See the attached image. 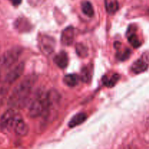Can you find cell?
Here are the masks:
<instances>
[{
	"mask_svg": "<svg viewBox=\"0 0 149 149\" xmlns=\"http://www.w3.org/2000/svg\"><path fill=\"white\" fill-rule=\"evenodd\" d=\"M81 10L88 17H93L94 15V9L90 1H85L81 3Z\"/></svg>",
	"mask_w": 149,
	"mask_h": 149,
	"instance_id": "cell-16",
	"label": "cell"
},
{
	"mask_svg": "<svg viewBox=\"0 0 149 149\" xmlns=\"http://www.w3.org/2000/svg\"><path fill=\"white\" fill-rule=\"evenodd\" d=\"M10 1L14 6H18L22 2V0H10Z\"/></svg>",
	"mask_w": 149,
	"mask_h": 149,
	"instance_id": "cell-21",
	"label": "cell"
},
{
	"mask_svg": "<svg viewBox=\"0 0 149 149\" xmlns=\"http://www.w3.org/2000/svg\"><path fill=\"white\" fill-rule=\"evenodd\" d=\"M55 42L53 38L49 36L42 37L40 39V48L42 52L46 55L49 56L53 53L55 49Z\"/></svg>",
	"mask_w": 149,
	"mask_h": 149,
	"instance_id": "cell-7",
	"label": "cell"
},
{
	"mask_svg": "<svg viewBox=\"0 0 149 149\" xmlns=\"http://www.w3.org/2000/svg\"><path fill=\"white\" fill-rule=\"evenodd\" d=\"M87 118V114L84 112H79V113L76 114L71 120H70L69 123H68V127L70 128H74L77 126L81 124L83 122L86 121Z\"/></svg>",
	"mask_w": 149,
	"mask_h": 149,
	"instance_id": "cell-11",
	"label": "cell"
},
{
	"mask_svg": "<svg viewBox=\"0 0 149 149\" xmlns=\"http://www.w3.org/2000/svg\"><path fill=\"white\" fill-rule=\"evenodd\" d=\"M19 114L15 109L7 110L4 112L0 119V127L4 130H9L14 127L15 122L18 117Z\"/></svg>",
	"mask_w": 149,
	"mask_h": 149,
	"instance_id": "cell-4",
	"label": "cell"
},
{
	"mask_svg": "<svg viewBox=\"0 0 149 149\" xmlns=\"http://www.w3.org/2000/svg\"><path fill=\"white\" fill-rule=\"evenodd\" d=\"M22 53V48L15 47L8 50L1 56H0V71L13 67L18 60Z\"/></svg>",
	"mask_w": 149,
	"mask_h": 149,
	"instance_id": "cell-3",
	"label": "cell"
},
{
	"mask_svg": "<svg viewBox=\"0 0 149 149\" xmlns=\"http://www.w3.org/2000/svg\"><path fill=\"white\" fill-rule=\"evenodd\" d=\"M149 64V56L148 54L145 53L139 58L136 60L132 64L131 70L135 74H139V73L143 72L147 70Z\"/></svg>",
	"mask_w": 149,
	"mask_h": 149,
	"instance_id": "cell-6",
	"label": "cell"
},
{
	"mask_svg": "<svg viewBox=\"0 0 149 149\" xmlns=\"http://www.w3.org/2000/svg\"><path fill=\"white\" fill-rule=\"evenodd\" d=\"M80 78L84 83H90L92 79V68L90 66L83 67L81 71Z\"/></svg>",
	"mask_w": 149,
	"mask_h": 149,
	"instance_id": "cell-14",
	"label": "cell"
},
{
	"mask_svg": "<svg viewBox=\"0 0 149 149\" xmlns=\"http://www.w3.org/2000/svg\"><path fill=\"white\" fill-rule=\"evenodd\" d=\"M105 7L109 14L113 15L119 10V3L117 0H105Z\"/></svg>",
	"mask_w": 149,
	"mask_h": 149,
	"instance_id": "cell-12",
	"label": "cell"
},
{
	"mask_svg": "<svg viewBox=\"0 0 149 149\" xmlns=\"http://www.w3.org/2000/svg\"><path fill=\"white\" fill-rule=\"evenodd\" d=\"M13 129H14L16 134L20 137L26 136L29 132V127L25 123V121H23V119L20 117V115H18L15 122Z\"/></svg>",
	"mask_w": 149,
	"mask_h": 149,
	"instance_id": "cell-9",
	"label": "cell"
},
{
	"mask_svg": "<svg viewBox=\"0 0 149 149\" xmlns=\"http://www.w3.org/2000/svg\"><path fill=\"white\" fill-rule=\"evenodd\" d=\"M74 37H75L74 28L72 26H68L63 31L61 34V43L65 46L72 45L74 40Z\"/></svg>",
	"mask_w": 149,
	"mask_h": 149,
	"instance_id": "cell-8",
	"label": "cell"
},
{
	"mask_svg": "<svg viewBox=\"0 0 149 149\" xmlns=\"http://www.w3.org/2000/svg\"><path fill=\"white\" fill-rule=\"evenodd\" d=\"M130 55V50L125 49V51H119L116 54V56L119 60L124 61L129 58Z\"/></svg>",
	"mask_w": 149,
	"mask_h": 149,
	"instance_id": "cell-20",
	"label": "cell"
},
{
	"mask_svg": "<svg viewBox=\"0 0 149 149\" xmlns=\"http://www.w3.org/2000/svg\"><path fill=\"white\" fill-rule=\"evenodd\" d=\"M36 81L37 76L35 74L24 77L12 91L7 101L8 106L15 110L24 108Z\"/></svg>",
	"mask_w": 149,
	"mask_h": 149,
	"instance_id": "cell-1",
	"label": "cell"
},
{
	"mask_svg": "<svg viewBox=\"0 0 149 149\" xmlns=\"http://www.w3.org/2000/svg\"><path fill=\"white\" fill-rule=\"evenodd\" d=\"M8 86L9 85H7L5 83H3V84H0V107L3 105L4 98H5L6 94L8 91Z\"/></svg>",
	"mask_w": 149,
	"mask_h": 149,
	"instance_id": "cell-19",
	"label": "cell"
},
{
	"mask_svg": "<svg viewBox=\"0 0 149 149\" xmlns=\"http://www.w3.org/2000/svg\"><path fill=\"white\" fill-rule=\"evenodd\" d=\"M76 51L77 55L81 58H85L88 56V48L83 43H77L76 45Z\"/></svg>",
	"mask_w": 149,
	"mask_h": 149,
	"instance_id": "cell-17",
	"label": "cell"
},
{
	"mask_svg": "<svg viewBox=\"0 0 149 149\" xmlns=\"http://www.w3.org/2000/svg\"><path fill=\"white\" fill-rule=\"evenodd\" d=\"M127 38L130 43L134 47V48H138L141 45V42H140L138 36L135 34V32H127Z\"/></svg>",
	"mask_w": 149,
	"mask_h": 149,
	"instance_id": "cell-18",
	"label": "cell"
},
{
	"mask_svg": "<svg viewBox=\"0 0 149 149\" xmlns=\"http://www.w3.org/2000/svg\"><path fill=\"white\" fill-rule=\"evenodd\" d=\"M79 80V77L75 74H66L63 77V82L66 86L69 87H74L77 86Z\"/></svg>",
	"mask_w": 149,
	"mask_h": 149,
	"instance_id": "cell-13",
	"label": "cell"
},
{
	"mask_svg": "<svg viewBox=\"0 0 149 149\" xmlns=\"http://www.w3.org/2000/svg\"><path fill=\"white\" fill-rule=\"evenodd\" d=\"M119 78H120V76L118 74H113L110 77L105 76L104 77H103V83L108 87H113V86L116 85V83H117Z\"/></svg>",
	"mask_w": 149,
	"mask_h": 149,
	"instance_id": "cell-15",
	"label": "cell"
},
{
	"mask_svg": "<svg viewBox=\"0 0 149 149\" xmlns=\"http://www.w3.org/2000/svg\"><path fill=\"white\" fill-rule=\"evenodd\" d=\"M47 108V93H39L29 107V115L31 118H37L44 115Z\"/></svg>",
	"mask_w": 149,
	"mask_h": 149,
	"instance_id": "cell-2",
	"label": "cell"
},
{
	"mask_svg": "<svg viewBox=\"0 0 149 149\" xmlns=\"http://www.w3.org/2000/svg\"><path fill=\"white\" fill-rule=\"evenodd\" d=\"M24 68L25 65L23 62L18 63L15 65L6 74L5 77H4V83H7V85L13 84L23 74Z\"/></svg>",
	"mask_w": 149,
	"mask_h": 149,
	"instance_id": "cell-5",
	"label": "cell"
},
{
	"mask_svg": "<svg viewBox=\"0 0 149 149\" xmlns=\"http://www.w3.org/2000/svg\"><path fill=\"white\" fill-rule=\"evenodd\" d=\"M54 62L60 68L65 69L68 64V58L66 53L65 51H61L55 56Z\"/></svg>",
	"mask_w": 149,
	"mask_h": 149,
	"instance_id": "cell-10",
	"label": "cell"
},
{
	"mask_svg": "<svg viewBox=\"0 0 149 149\" xmlns=\"http://www.w3.org/2000/svg\"><path fill=\"white\" fill-rule=\"evenodd\" d=\"M0 77H1V71H0Z\"/></svg>",
	"mask_w": 149,
	"mask_h": 149,
	"instance_id": "cell-22",
	"label": "cell"
}]
</instances>
